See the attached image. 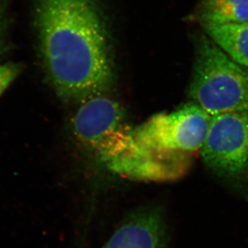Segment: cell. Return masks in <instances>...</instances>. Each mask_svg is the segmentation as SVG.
I'll return each mask as SVG.
<instances>
[{
	"label": "cell",
	"instance_id": "obj_3",
	"mask_svg": "<svg viewBox=\"0 0 248 248\" xmlns=\"http://www.w3.org/2000/svg\"><path fill=\"white\" fill-rule=\"evenodd\" d=\"M106 94L78 101L71 131L83 147L116 170L134 150L135 141L124 108Z\"/></svg>",
	"mask_w": 248,
	"mask_h": 248
},
{
	"label": "cell",
	"instance_id": "obj_10",
	"mask_svg": "<svg viewBox=\"0 0 248 248\" xmlns=\"http://www.w3.org/2000/svg\"><path fill=\"white\" fill-rule=\"evenodd\" d=\"M9 0H0V58L7 52L8 17L7 8Z\"/></svg>",
	"mask_w": 248,
	"mask_h": 248
},
{
	"label": "cell",
	"instance_id": "obj_6",
	"mask_svg": "<svg viewBox=\"0 0 248 248\" xmlns=\"http://www.w3.org/2000/svg\"><path fill=\"white\" fill-rule=\"evenodd\" d=\"M101 248H166V223L162 212L149 207L132 213Z\"/></svg>",
	"mask_w": 248,
	"mask_h": 248
},
{
	"label": "cell",
	"instance_id": "obj_5",
	"mask_svg": "<svg viewBox=\"0 0 248 248\" xmlns=\"http://www.w3.org/2000/svg\"><path fill=\"white\" fill-rule=\"evenodd\" d=\"M200 152L214 173L235 187H248V108L212 116Z\"/></svg>",
	"mask_w": 248,
	"mask_h": 248
},
{
	"label": "cell",
	"instance_id": "obj_9",
	"mask_svg": "<svg viewBox=\"0 0 248 248\" xmlns=\"http://www.w3.org/2000/svg\"><path fill=\"white\" fill-rule=\"evenodd\" d=\"M21 63L9 62L0 64V96L23 71Z\"/></svg>",
	"mask_w": 248,
	"mask_h": 248
},
{
	"label": "cell",
	"instance_id": "obj_2",
	"mask_svg": "<svg viewBox=\"0 0 248 248\" xmlns=\"http://www.w3.org/2000/svg\"><path fill=\"white\" fill-rule=\"evenodd\" d=\"M189 96L211 116L248 108V71L206 35L197 39Z\"/></svg>",
	"mask_w": 248,
	"mask_h": 248
},
{
	"label": "cell",
	"instance_id": "obj_7",
	"mask_svg": "<svg viewBox=\"0 0 248 248\" xmlns=\"http://www.w3.org/2000/svg\"><path fill=\"white\" fill-rule=\"evenodd\" d=\"M206 35L233 61L248 68V22L202 25Z\"/></svg>",
	"mask_w": 248,
	"mask_h": 248
},
{
	"label": "cell",
	"instance_id": "obj_4",
	"mask_svg": "<svg viewBox=\"0 0 248 248\" xmlns=\"http://www.w3.org/2000/svg\"><path fill=\"white\" fill-rule=\"evenodd\" d=\"M212 116L196 104L173 112L155 115L134 130L138 148L154 157L170 161L189 160L187 155L201 150Z\"/></svg>",
	"mask_w": 248,
	"mask_h": 248
},
{
	"label": "cell",
	"instance_id": "obj_8",
	"mask_svg": "<svg viewBox=\"0 0 248 248\" xmlns=\"http://www.w3.org/2000/svg\"><path fill=\"white\" fill-rule=\"evenodd\" d=\"M198 15L202 25L248 22V0H201Z\"/></svg>",
	"mask_w": 248,
	"mask_h": 248
},
{
	"label": "cell",
	"instance_id": "obj_1",
	"mask_svg": "<svg viewBox=\"0 0 248 248\" xmlns=\"http://www.w3.org/2000/svg\"><path fill=\"white\" fill-rule=\"evenodd\" d=\"M45 73L67 101L106 94L115 84L114 52L101 0H33Z\"/></svg>",
	"mask_w": 248,
	"mask_h": 248
}]
</instances>
